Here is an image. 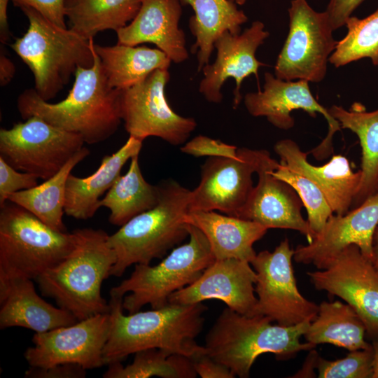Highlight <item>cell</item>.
I'll return each mask as SVG.
<instances>
[{
  "label": "cell",
  "mask_w": 378,
  "mask_h": 378,
  "mask_svg": "<svg viewBox=\"0 0 378 378\" xmlns=\"http://www.w3.org/2000/svg\"><path fill=\"white\" fill-rule=\"evenodd\" d=\"M123 298L111 297L110 329L103 350L104 365L122 362L137 351L157 348L190 358L205 352L195 341L208 307L202 302L168 304L158 309L123 313Z\"/></svg>",
  "instance_id": "1"
},
{
  "label": "cell",
  "mask_w": 378,
  "mask_h": 378,
  "mask_svg": "<svg viewBox=\"0 0 378 378\" xmlns=\"http://www.w3.org/2000/svg\"><path fill=\"white\" fill-rule=\"evenodd\" d=\"M67 97L57 103L41 99L34 88L20 94L17 100L22 119L37 115L52 125L80 135L85 143L102 142L117 131L121 121V90L108 83L96 54L90 68L78 67Z\"/></svg>",
  "instance_id": "2"
},
{
  "label": "cell",
  "mask_w": 378,
  "mask_h": 378,
  "mask_svg": "<svg viewBox=\"0 0 378 378\" xmlns=\"http://www.w3.org/2000/svg\"><path fill=\"white\" fill-rule=\"evenodd\" d=\"M73 232V250L35 281L43 295L81 321L109 313V302L102 296L101 288L111 276L116 256L108 243L109 234L103 230L85 227Z\"/></svg>",
  "instance_id": "3"
},
{
  "label": "cell",
  "mask_w": 378,
  "mask_h": 378,
  "mask_svg": "<svg viewBox=\"0 0 378 378\" xmlns=\"http://www.w3.org/2000/svg\"><path fill=\"white\" fill-rule=\"evenodd\" d=\"M272 322L268 316H247L227 307L206 335L205 352L227 367L235 377L247 378L261 354H273L278 360H288L301 351L316 347L300 342L311 321L292 326L273 325Z\"/></svg>",
  "instance_id": "4"
},
{
  "label": "cell",
  "mask_w": 378,
  "mask_h": 378,
  "mask_svg": "<svg viewBox=\"0 0 378 378\" xmlns=\"http://www.w3.org/2000/svg\"><path fill=\"white\" fill-rule=\"evenodd\" d=\"M158 185V204L109 235L108 243L116 256L111 276H121L132 265H148L162 258L189 236L184 217L189 211L191 190L171 179Z\"/></svg>",
  "instance_id": "5"
},
{
  "label": "cell",
  "mask_w": 378,
  "mask_h": 378,
  "mask_svg": "<svg viewBox=\"0 0 378 378\" xmlns=\"http://www.w3.org/2000/svg\"><path fill=\"white\" fill-rule=\"evenodd\" d=\"M20 10L29 20L24 35L10 44L34 78V90L45 101L55 98L78 67L90 68L96 52L93 38L56 26L28 6Z\"/></svg>",
  "instance_id": "6"
},
{
  "label": "cell",
  "mask_w": 378,
  "mask_h": 378,
  "mask_svg": "<svg viewBox=\"0 0 378 378\" xmlns=\"http://www.w3.org/2000/svg\"><path fill=\"white\" fill-rule=\"evenodd\" d=\"M74 232L57 231L21 206H0V280H36L75 246Z\"/></svg>",
  "instance_id": "7"
},
{
  "label": "cell",
  "mask_w": 378,
  "mask_h": 378,
  "mask_svg": "<svg viewBox=\"0 0 378 378\" xmlns=\"http://www.w3.org/2000/svg\"><path fill=\"white\" fill-rule=\"evenodd\" d=\"M188 232V242L174 248L158 265H134L131 275L111 289L110 297L123 298L128 314L146 304L152 309L167 305L172 294L194 283L215 260L204 233L190 224Z\"/></svg>",
  "instance_id": "8"
},
{
  "label": "cell",
  "mask_w": 378,
  "mask_h": 378,
  "mask_svg": "<svg viewBox=\"0 0 378 378\" xmlns=\"http://www.w3.org/2000/svg\"><path fill=\"white\" fill-rule=\"evenodd\" d=\"M289 29L274 66V76L285 80L319 83L337 41L326 11L317 12L307 0H291Z\"/></svg>",
  "instance_id": "9"
},
{
  "label": "cell",
  "mask_w": 378,
  "mask_h": 378,
  "mask_svg": "<svg viewBox=\"0 0 378 378\" xmlns=\"http://www.w3.org/2000/svg\"><path fill=\"white\" fill-rule=\"evenodd\" d=\"M83 137L33 115L0 130V157L17 170L47 180L83 147Z\"/></svg>",
  "instance_id": "10"
},
{
  "label": "cell",
  "mask_w": 378,
  "mask_h": 378,
  "mask_svg": "<svg viewBox=\"0 0 378 378\" xmlns=\"http://www.w3.org/2000/svg\"><path fill=\"white\" fill-rule=\"evenodd\" d=\"M169 78L168 69H157L141 83L121 90V118L130 136L143 141L156 136L178 146L195 130L194 118L175 113L167 102L165 87Z\"/></svg>",
  "instance_id": "11"
},
{
  "label": "cell",
  "mask_w": 378,
  "mask_h": 378,
  "mask_svg": "<svg viewBox=\"0 0 378 378\" xmlns=\"http://www.w3.org/2000/svg\"><path fill=\"white\" fill-rule=\"evenodd\" d=\"M293 255L294 250L286 238L272 252L262 251L250 262L256 274L258 314L283 326L312 321L318 311V304L305 298L298 290Z\"/></svg>",
  "instance_id": "12"
},
{
  "label": "cell",
  "mask_w": 378,
  "mask_h": 378,
  "mask_svg": "<svg viewBox=\"0 0 378 378\" xmlns=\"http://www.w3.org/2000/svg\"><path fill=\"white\" fill-rule=\"evenodd\" d=\"M307 274L316 289L349 304L362 319L370 338L378 334V270L358 246H348L321 270Z\"/></svg>",
  "instance_id": "13"
},
{
  "label": "cell",
  "mask_w": 378,
  "mask_h": 378,
  "mask_svg": "<svg viewBox=\"0 0 378 378\" xmlns=\"http://www.w3.org/2000/svg\"><path fill=\"white\" fill-rule=\"evenodd\" d=\"M264 149L241 148L237 158L209 157L201 166L200 181L191 190L189 210L218 211L237 217L253 188Z\"/></svg>",
  "instance_id": "14"
},
{
  "label": "cell",
  "mask_w": 378,
  "mask_h": 378,
  "mask_svg": "<svg viewBox=\"0 0 378 378\" xmlns=\"http://www.w3.org/2000/svg\"><path fill=\"white\" fill-rule=\"evenodd\" d=\"M110 329V314H99L45 332H36L24 356L30 366L48 368L75 363L85 370L104 365L103 350Z\"/></svg>",
  "instance_id": "15"
},
{
  "label": "cell",
  "mask_w": 378,
  "mask_h": 378,
  "mask_svg": "<svg viewBox=\"0 0 378 378\" xmlns=\"http://www.w3.org/2000/svg\"><path fill=\"white\" fill-rule=\"evenodd\" d=\"M244 102L250 115L264 116L272 125L284 130L293 127L295 120L291 113L295 110H302L312 118H316L317 113H321L328 122V132L320 144L311 150V153L320 160L333 153L332 138L342 128L338 121L330 115L328 108L320 104L313 96L309 82L285 80L266 72L262 90L247 93Z\"/></svg>",
  "instance_id": "16"
},
{
  "label": "cell",
  "mask_w": 378,
  "mask_h": 378,
  "mask_svg": "<svg viewBox=\"0 0 378 378\" xmlns=\"http://www.w3.org/2000/svg\"><path fill=\"white\" fill-rule=\"evenodd\" d=\"M270 36L265 24L258 20L239 34L225 31L214 43L215 61L202 69L204 77L199 85V92L209 102L218 104L223 100L221 88L229 78L234 79L233 106L240 103L243 80L251 74L258 78V69L265 64L255 57L258 48Z\"/></svg>",
  "instance_id": "17"
},
{
  "label": "cell",
  "mask_w": 378,
  "mask_h": 378,
  "mask_svg": "<svg viewBox=\"0 0 378 378\" xmlns=\"http://www.w3.org/2000/svg\"><path fill=\"white\" fill-rule=\"evenodd\" d=\"M377 224L378 190L344 215H332L310 243L294 250L293 259L321 270L328 260L354 244L372 261V239Z\"/></svg>",
  "instance_id": "18"
},
{
  "label": "cell",
  "mask_w": 378,
  "mask_h": 378,
  "mask_svg": "<svg viewBox=\"0 0 378 378\" xmlns=\"http://www.w3.org/2000/svg\"><path fill=\"white\" fill-rule=\"evenodd\" d=\"M278 163L267 150H263L256 171L258 183L237 217L255 221L268 229L297 230L310 243L316 234L302 216L303 204L300 198L289 184L272 174Z\"/></svg>",
  "instance_id": "19"
},
{
  "label": "cell",
  "mask_w": 378,
  "mask_h": 378,
  "mask_svg": "<svg viewBox=\"0 0 378 378\" xmlns=\"http://www.w3.org/2000/svg\"><path fill=\"white\" fill-rule=\"evenodd\" d=\"M255 281L256 274L249 262L215 260L194 283L172 294L169 303L192 304L216 299L240 314L252 316L258 314Z\"/></svg>",
  "instance_id": "20"
},
{
  "label": "cell",
  "mask_w": 378,
  "mask_h": 378,
  "mask_svg": "<svg viewBox=\"0 0 378 378\" xmlns=\"http://www.w3.org/2000/svg\"><path fill=\"white\" fill-rule=\"evenodd\" d=\"M180 0H141L135 18L116 32L118 43L135 46L150 43L178 64L188 58L184 31L179 28Z\"/></svg>",
  "instance_id": "21"
},
{
  "label": "cell",
  "mask_w": 378,
  "mask_h": 378,
  "mask_svg": "<svg viewBox=\"0 0 378 378\" xmlns=\"http://www.w3.org/2000/svg\"><path fill=\"white\" fill-rule=\"evenodd\" d=\"M274 150L281 162L307 176L321 188L336 215H344L351 209L361 172H354L346 157L333 155L326 164L314 166L308 162L307 154L289 139L277 141Z\"/></svg>",
  "instance_id": "22"
},
{
  "label": "cell",
  "mask_w": 378,
  "mask_h": 378,
  "mask_svg": "<svg viewBox=\"0 0 378 378\" xmlns=\"http://www.w3.org/2000/svg\"><path fill=\"white\" fill-rule=\"evenodd\" d=\"M0 304L1 329L22 327L40 333L78 321L40 297L27 278L0 280Z\"/></svg>",
  "instance_id": "23"
},
{
  "label": "cell",
  "mask_w": 378,
  "mask_h": 378,
  "mask_svg": "<svg viewBox=\"0 0 378 378\" xmlns=\"http://www.w3.org/2000/svg\"><path fill=\"white\" fill-rule=\"evenodd\" d=\"M184 220L204 233L215 260L235 258L251 262L256 255L254 243L269 230L255 221L216 211L189 210Z\"/></svg>",
  "instance_id": "24"
},
{
  "label": "cell",
  "mask_w": 378,
  "mask_h": 378,
  "mask_svg": "<svg viewBox=\"0 0 378 378\" xmlns=\"http://www.w3.org/2000/svg\"><path fill=\"white\" fill-rule=\"evenodd\" d=\"M142 146L143 141L130 136L116 152L102 158L91 175L81 178L70 174L66 184L64 214L78 220L92 218L100 207V197L120 176L127 161L139 154Z\"/></svg>",
  "instance_id": "25"
},
{
  "label": "cell",
  "mask_w": 378,
  "mask_h": 378,
  "mask_svg": "<svg viewBox=\"0 0 378 378\" xmlns=\"http://www.w3.org/2000/svg\"><path fill=\"white\" fill-rule=\"evenodd\" d=\"M182 5L190 6L194 15L190 17L188 27L195 38L191 47L197 52V70L209 64L214 49V43L225 31L232 34L241 32V25L248 18L237 6L234 0H180Z\"/></svg>",
  "instance_id": "26"
},
{
  "label": "cell",
  "mask_w": 378,
  "mask_h": 378,
  "mask_svg": "<svg viewBox=\"0 0 378 378\" xmlns=\"http://www.w3.org/2000/svg\"><path fill=\"white\" fill-rule=\"evenodd\" d=\"M328 110L342 129L357 135L361 147V178L352 209L378 190V109L367 111L363 105L354 103L349 110L338 105Z\"/></svg>",
  "instance_id": "27"
},
{
  "label": "cell",
  "mask_w": 378,
  "mask_h": 378,
  "mask_svg": "<svg viewBox=\"0 0 378 378\" xmlns=\"http://www.w3.org/2000/svg\"><path fill=\"white\" fill-rule=\"evenodd\" d=\"M94 48L109 85L119 90L141 83L157 69H168L172 62L158 48L120 43Z\"/></svg>",
  "instance_id": "28"
},
{
  "label": "cell",
  "mask_w": 378,
  "mask_h": 378,
  "mask_svg": "<svg viewBox=\"0 0 378 378\" xmlns=\"http://www.w3.org/2000/svg\"><path fill=\"white\" fill-rule=\"evenodd\" d=\"M365 333L364 323L349 304L323 301L303 337L315 346L331 344L350 351L372 346L365 340Z\"/></svg>",
  "instance_id": "29"
},
{
  "label": "cell",
  "mask_w": 378,
  "mask_h": 378,
  "mask_svg": "<svg viewBox=\"0 0 378 378\" xmlns=\"http://www.w3.org/2000/svg\"><path fill=\"white\" fill-rule=\"evenodd\" d=\"M127 173L120 176L101 199L99 206L109 209L108 221L122 226L136 216L155 206L160 200L159 185H151L142 175L139 155L130 159Z\"/></svg>",
  "instance_id": "30"
},
{
  "label": "cell",
  "mask_w": 378,
  "mask_h": 378,
  "mask_svg": "<svg viewBox=\"0 0 378 378\" xmlns=\"http://www.w3.org/2000/svg\"><path fill=\"white\" fill-rule=\"evenodd\" d=\"M90 151L83 147L54 176L36 186L10 195L8 200L27 209L52 229L67 232L63 222L66 184L72 169Z\"/></svg>",
  "instance_id": "31"
},
{
  "label": "cell",
  "mask_w": 378,
  "mask_h": 378,
  "mask_svg": "<svg viewBox=\"0 0 378 378\" xmlns=\"http://www.w3.org/2000/svg\"><path fill=\"white\" fill-rule=\"evenodd\" d=\"M141 0H65L69 29L92 39L99 32L117 31L136 16Z\"/></svg>",
  "instance_id": "32"
},
{
  "label": "cell",
  "mask_w": 378,
  "mask_h": 378,
  "mask_svg": "<svg viewBox=\"0 0 378 378\" xmlns=\"http://www.w3.org/2000/svg\"><path fill=\"white\" fill-rule=\"evenodd\" d=\"M108 366L104 378H195L197 375L192 358L157 348L137 351L125 367L121 362Z\"/></svg>",
  "instance_id": "33"
},
{
  "label": "cell",
  "mask_w": 378,
  "mask_h": 378,
  "mask_svg": "<svg viewBox=\"0 0 378 378\" xmlns=\"http://www.w3.org/2000/svg\"><path fill=\"white\" fill-rule=\"evenodd\" d=\"M347 32L337 41L329 62L338 68L363 58L378 66V9L366 18L350 16L345 22Z\"/></svg>",
  "instance_id": "34"
},
{
  "label": "cell",
  "mask_w": 378,
  "mask_h": 378,
  "mask_svg": "<svg viewBox=\"0 0 378 378\" xmlns=\"http://www.w3.org/2000/svg\"><path fill=\"white\" fill-rule=\"evenodd\" d=\"M272 174L295 190L307 211V221L312 230L316 235L319 233L334 214L323 192L309 178L281 162Z\"/></svg>",
  "instance_id": "35"
},
{
  "label": "cell",
  "mask_w": 378,
  "mask_h": 378,
  "mask_svg": "<svg viewBox=\"0 0 378 378\" xmlns=\"http://www.w3.org/2000/svg\"><path fill=\"white\" fill-rule=\"evenodd\" d=\"M374 353L368 349L350 351L344 358L328 360L318 356L316 363L319 378H372Z\"/></svg>",
  "instance_id": "36"
},
{
  "label": "cell",
  "mask_w": 378,
  "mask_h": 378,
  "mask_svg": "<svg viewBox=\"0 0 378 378\" xmlns=\"http://www.w3.org/2000/svg\"><path fill=\"white\" fill-rule=\"evenodd\" d=\"M38 178L28 172H18L0 157V206L10 195L36 186Z\"/></svg>",
  "instance_id": "37"
},
{
  "label": "cell",
  "mask_w": 378,
  "mask_h": 378,
  "mask_svg": "<svg viewBox=\"0 0 378 378\" xmlns=\"http://www.w3.org/2000/svg\"><path fill=\"white\" fill-rule=\"evenodd\" d=\"M238 148L206 136L197 135L181 147V152L194 157L237 158Z\"/></svg>",
  "instance_id": "38"
},
{
  "label": "cell",
  "mask_w": 378,
  "mask_h": 378,
  "mask_svg": "<svg viewBox=\"0 0 378 378\" xmlns=\"http://www.w3.org/2000/svg\"><path fill=\"white\" fill-rule=\"evenodd\" d=\"M65 0H12L19 8L28 6L38 11L46 19L62 28H67L65 22Z\"/></svg>",
  "instance_id": "39"
},
{
  "label": "cell",
  "mask_w": 378,
  "mask_h": 378,
  "mask_svg": "<svg viewBox=\"0 0 378 378\" xmlns=\"http://www.w3.org/2000/svg\"><path fill=\"white\" fill-rule=\"evenodd\" d=\"M86 371L83 366L75 363L57 364L48 368L30 366L25 372L26 378H84Z\"/></svg>",
  "instance_id": "40"
},
{
  "label": "cell",
  "mask_w": 378,
  "mask_h": 378,
  "mask_svg": "<svg viewBox=\"0 0 378 378\" xmlns=\"http://www.w3.org/2000/svg\"><path fill=\"white\" fill-rule=\"evenodd\" d=\"M193 368L201 378H234V374L225 365L217 362L206 352L192 358Z\"/></svg>",
  "instance_id": "41"
},
{
  "label": "cell",
  "mask_w": 378,
  "mask_h": 378,
  "mask_svg": "<svg viewBox=\"0 0 378 378\" xmlns=\"http://www.w3.org/2000/svg\"><path fill=\"white\" fill-rule=\"evenodd\" d=\"M365 0H329L326 10L332 29L345 24L346 20Z\"/></svg>",
  "instance_id": "42"
},
{
  "label": "cell",
  "mask_w": 378,
  "mask_h": 378,
  "mask_svg": "<svg viewBox=\"0 0 378 378\" xmlns=\"http://www.w3.org/2000/svg\"><path fill=\"white\" fill-rule=\"evenodd\" d=\"M15 73V66L13 62L1 49L0 52V84L1 87L8 85Z\"/></svg>",
  "instance_id": "43"
},
{
  "label": "cell",
  "mask_w": 378,
  "mask_h": 378,
  "mask_svg": "<svg viewBox=\"0 0 378 378\" xmlns=\"http://www.w3.org/2000/svg\"><path fill=\"white\" fill-rule=\"evenodd\" d=\"M9 0H0V41L4 44L10 38L7 8Z\"/></svg>",
  "instance_id": "44"
},
{
  "label": "cell",
  "mask_w": 378,
  "mask_h": 378,
  "mask_svg": "<svg viewBox=\"0 0 378 378\" xmlns=\"http://www.w3.org/2000/svg\"><path fill=\"white\" fill-rule=\"evenodd\" d=\"M318 356H319L317 352L312 349L310 354L306 359L305 363H304L302 368L297 374H295L296 376L295 377H312V374H314V373H313V370H312L316 368V363Z\"/></svg>",
  "instance_id": "45"
},
{
  "label": "cell",
  "mask_w": 378,
  "mask_h": 378,
  "mask_svg": "<svg viewBox=\"0 0 378 378\" xmlns=\"http://www.w3.org/2000/svg\"><path fill=\"white\" fill-rule=\"evenodd\" d=\"M372 346L374 353L372 378H378V334L372 338Z\"/></svg>",
  "instance_id": "46"
},
{
  "label": "cell",
  "mask_w": 378,
  "mask_h": 378,
  "mask_svg": "<svg viewBox=\"0 0 378 378\" xmlns=\"http://www.w3.org/2000/svg\"><path fill=\"white\" fill-rule=\"evenodd\" d=\"M372 262L378 270V224L376 227L372 239Z\"/></svg>",
  "instance_id": "47"
},
{
  "label": "cell",
  "mask_w": 378,
  "mask_h": 378,
  "mask_svg": "<svg viewBox=\"0 0 378 378\" xmlns=\"http://www.w3.org/2000/svg\"><path fill=\"white\" fill-rule=\"evenodd\" d=\"M247 0H234L237 5L242 6L244 5Z\"/></svg>",
  "instance_id": "48"
}]
</instances>
